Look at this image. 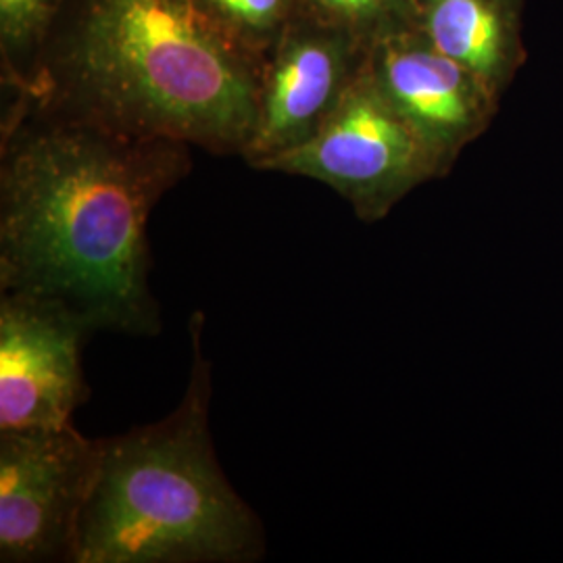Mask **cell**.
Masks as SVG:
<instances>
[{
  "label": "cell",
  "mask_w": 563,
  "mask_h": 563,
  "mask_svg": "<svg viewBox=\"0 0 563 563\" xmlns=\"http://www.w3.org/2000/svg\"><path fill=\"white\" fill-rule=\"evenodd\" d=\"M190 4L220 36L260 65L299 13V0H190Z\"/></svg>",
  "instance_id": "11"
},
{
  "label": "cell",
  "mask_w": 563,
  "mask_h": 563,
  "mask_svg": "<svg viewBox=\"0 0 563 563\" xmlns=\"http://www.w3.org/2000/svg\"><path fill=\"white\" fill-rule=\"evenodd\" d=\"M409 27L499 97L528 59L523 0H413Z\"/></svg>",
  "instance_id": "9"
},
{
  "label": "cell",
  "mask_w": 563,
  "mask_h": 563,
  "mask_svg": "<svg viewBox=\"0 0 563 563\" xmlns=\"http://www.w3.org/2000/svg\"><path fill=\"white\" fill-rule=\"evenodd\" d=\"M101 460L74 423L0 430V562H74Z\"/></svg>",
  "instance_id": "5"
},
{
  "label": "cell",
  "mask_w": 563,
  "mask_h": 563,
  "mask_svg": "<svg viewBox=\"0 0 563 563\" xmlns=\"http://www.w3.org/2000/svg\"><path fill=\"white\" fill-rule=\"evenodd\" d=\"M367 74L430 146L444 174L499 113L501 97L413 27L372 42Z\"/></svg>",
  "instance_id": "8"
},
{
  "label": "cell",
  "mask_w": 563,
  "mask_h": 563,
  "mask_svg": "<svg viewBox=\"0 0 563 563\" xmlns=\"http://www.w3.org/2000/svg\"><path fill=\"white\" fill-rule=\"evenodd\" d=\"M92 334L65 302L0 292V430L74 423L88 399L81 349Z\"/></svg>",
  "instance_id": "7"
},
{
  "label": "cell",
  "mask_w": 563,
  "mask_h": 563,
  "mask_svg": "<svg viewBox=\"0 0 563 563\" xmlns=\"http://www.w3.org/2000/svg\"><path fill=\"white\" fill-rule=\"evenodd\" d=\"M413 0H299V13L351 32L372 46L384 34L409 27Z\"/></svg>",
  "instance_id": "12"
},
{
  "label": "cell",
  "mask_w": 563,
  "mask_h": 563,
  "mask_svg": "<svg viewBox=\"0 0 563 563\" xmlns=\"http://www.w3.org/2000/svg\"><path fill=\"white\" fill-rule=\"evenodd\" d=\"M205 316L190 318L192 365L180 405L159 422L102 439L99 478L71 563H251L260 516L225 478L211 439Z\"/></svg>",
  "instance_id": "3"
},
{
  "label": "cell",
  "mask_w": 563,
  "mask_h": 563,
  "mask_svg": "<svg viewBox=\"0 0 563 563\" xmlns=\"http://www.w3.org/2000/svg\"><path fill=\"white\" fill-rule=\"evenodd\" d=\"M257 86L260 63L190 0H69L11 101L123 136L242 155Z\"/></svg>",
  "instance_id": "2"
},
{
  "label": "cell",
  "mask_w": 563,
  "mask_h": 563,
  "mask_svg": "<svg viewBox=\"0 0 563 563\" xmlns=\"http://www.w3.org/2000/svg\"><path fill=\"white\" fill-rule=\"evenodd\" d=\"M260 172L322 181L365 223L383 222L416 188L446 176L367 67L311 141L263 163Z\"/></svg>",
  "instance_id": "4"
},
{
  "label": "cell",
  "mask_w": 563,
  "mask_h": 563,
  "mask_svg": "<svg viewBox=\"0 0 563 563\" xmlns=\"http://www.w3.org/2000/svg\"><path fill=\"white\" fill-rule=\"evenodd\" d=\"M369 44L297 13L260 65L257 107L242 159L263 163L311 141L367 67Z\"/></svg>",
  "instance_id": "6"
},
{
  "label": "cell",
  "mask_w": 563,
  "mask_h": 563,
  "mask_svg": "<svg viewBox=\"0 0 563 563\" xmlns=\"http://www.w3.org/2000/svg\"><path fill=\"white\" fill-rule=\"evenodd\" d=\"M184 142L11 101L0 136V292L65 302L95 332H162L148 220L192 169Z\"/></svg>",
  "instance_id": "1"
},
{
  "label": "cell",
  "mask_w": 563,
  "mask_h": 563,
  "mask_svg": "<svg viewBox=\"0 0 563 563\" xmlns=\"http://www.w3.org/2000/svg\"><path fill=\"white\" fill-rule=\"evenodd\" d=\"M69 0H0V74L9 95L32 80L60 11Z\"/></svg>",
  "instance_id": "10"
}]
</instances>
